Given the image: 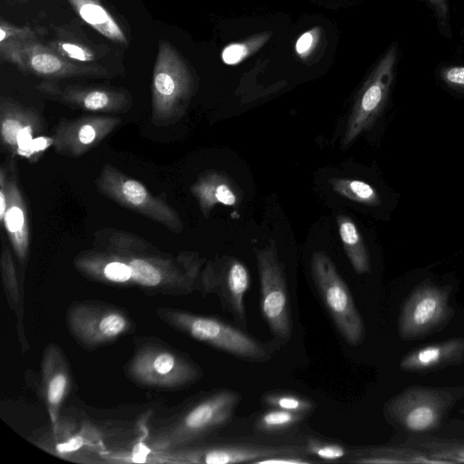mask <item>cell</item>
Returning a JSON list of instances; mask_svg holds the SVG:
<instances>
[{
  "label": "cell",
  "mask_w": 464,
  "mask_h": 464,
  "mask_svg": "<svg viewBox=\"0 0 464 464\" xmlns=\"http://www.w3.org/2000/svg\"><path fill=\"white\" fill-rule=\"evenodd\" d=\"M94 244L123 259L130 267L131 282L143 287L165 285L188 287L198 272L199 263L193 254L183 252L173 256L127 231L102 228L96 232Z\"/></svg>",
  "instance_id": "cell-1"
},
{
  "label": "cell",
  "mask_w": 464,
  "mask_h": 464,
  "mask_svg": "<svg viewBox=\"0 0 464 464\" xmlns=\"http://www.w3.org/2000/svg\"><path fill=\"white\" fill-rule=\"evenodd\" d=\"M195 90L194 77L177 49L160 40L151 82V122L168 127L186 113Z\"/></svg>",
  "instance_id": "cell-2"
},
{
  "label": "cell",
  "mask_w": 464,
  "mask_h": 464,
  "mask_svg": "<svg viewBox=\"0 0 464 464\" xmlns=\"http://www.w3.org/2000/svg\"><path fill=\"white\" fill-rule=\"evenodd\" d=\"M94 184L100 194L121 207L162 225L172 233L182 232V219L172 206L111 164L103 165Z\"/></svg>",
  "instance_id": "cell-3"
},
{
  "label": "cell",
  "mask_w": 464,
  "mask_h": 464,
  "mask_svg": "<svg viewBox=\"0 0 464 464\" xmlns=\"http://www.w3.org/2000/svg\"><path fill=\"white\" fill-rule=\"evenodd\" d=\"M311 274L322 301L344 341L353 346L360 344L365 335L362 316L346 283L324 252L313 254Z\"/></svg>",
  "instance_id": "cell-4"
},
{
  "label": "cell",
  "mask_w": 464,
  "mask_h": 464,
  "mask_svg": "<svg viewBox=\"0 0 464 464\" xmlns=\"http://www.w3.org/2000/svg\"><path fill=\"white\" fill-rule=\"evenodd\" d=\"M163 313L173 327L233 356L252 362H265L272 356L269 347L219 319L182 311Z\"/></svg>",
  "instance_id": "cell-5"
},
{
  "label": "cell",
  "mask_w": 464,
  "mask_h": 464,
  "mask_svg": "<svg viewBox=\"0 0 464 464\" xmlns=\"http://www.w3.org/2000/svg\"><path fill=\"white\" fill-rule=\"evenodd\" d=\"M0 58L21 72L50 80L108 75L104 67L70 61L38 40L0 43Z\"/></svg>",
  "instance_id": "cell-6"
},
{
  "label": "cell",
  "mask_w": 464,
  "mask_h": 464,
  "mask_svg": "<svg viewBox=\"0 0 464 464\" xmlns=\"http://www.w3.org/2000/svg\"><path fill=\"white\" fill-rule=\"evenodd\" d=\"M262 314L274 336L287 342L292 334L289 296L283 266L274 244L256 251Z\"/></svg>",
  "instance_id": "cell-7"
},
{
  "label": "cell",
  "mask_w": 464,
  "mask_h": 464,
  "mask_svg": "<svg viewBox=\"0 0 464 464\" xmlns=\"http://www.w3.org/2000/svg\"><path fill=\"white\" fill-rule=\"evenodd\" d=\"M44 128V120L34 109L9 97L1 98V142L13 157L29 160L51 146L53 138L43 135Z\"/></svg>",
  "instance_id": "cell-8"
},
{
  "label": "cell",
  "mask_w": 464,
  "mask_h": 464,
  "mask_svg": "<svg viewBox=\"0 0 464 464\" xmlns=\"http://www.w3.org/2000/svg\"><path fill=\"white\" fill-rule=\"evenodd\" d=\"M396 59L397 49L392 46L359 91L343 134V147L368 130L382 111L392 82Z\"/></svg>",
  "instance_id": "cell-9"
},
{
  "label": "cell",
  "mask_w": 464,
  "mask_h": 464,
  "mask_svg": "<svg viewBox=\"0 0 464 464\" xmlns=\"http://www.w3.org/2000/svg\"><path fill=\"white\" fill-rule=\"evenodd\" d=\"M450 290L433 285L417 287L403 304L399 316V334L403 339L423 336L441 326L452 310Z\"/></svg>",
  "instance_id": "cell-10"
},
{
  "label": "cell",
  "mask_w": 464,
  "mask_h": 464,
  "mask_svg": "<svg viewBox=\"0 0 464 464\" xmlns=\"http://www.w3.org/2000/svg\"><path fill=\"white\" fill-rule=\"evenodd\" d=\"M450 396L441 391L411 387L388 404L391 417L411 432H427L437 429L448 408Z\"/></svg>",
  "instance_id": "cell-11"
},
{
  "label": "cell",
  "mask_w": 464,
  "mask_h": 464,
  "mask_svg": "<svg viewBox=\"0 0 464 464\" xmlns=\"http://www.w3.org/2000/svg\"><path fill=\"white\" fill-rule=\"evenodd\" d=\"M201 282L206 293L218 295L223 308L237 324L246 325L244 299L250 286V274L242 262L234 258L211 262L203 271Z\"/></svg>",
  "instance_id": "cell-12"
},
{
  "label": "cell",
  "mask_w": 464,
  "mask_h": 464,
  "mask_svg": "<svg viewBox=\"0 0 464 464\" xmlns=\"http://www.w3.org/2000/svg\"><path fill=\"white\" fill-rule=\"evenodd\" d=\"M37 90L48 99L71 108L95 113H124L132 106L131 95L123 89L81 85L61 86L42 82Z\"/></svg>",
  "instance_id": "cell-13"
},
{
  "label": "cell",
  "mask_w": 464,
  "mask_h": 464,
  "mask_svg": "<svg viewBox=\"0 0 464 464\" xmlns=\"http://www.w3.org/2000/svg\"><path fill=\"white\" fill-rule=\"evenodd\" d=\"M121 122L120 117L111 115L62 119L54 128L52 146L63 157H82L100 144Z\"/></svg>",
  "instance_id": "cell-14"
},
{
  "label": "cell",
  "mask_w": 464,
  "mask_h": 464,
  "mask_svg": "<svg viewBox=\"0 0 464 464\" xmlns=\"http://www.w3.org/2000/svg\"><path fill=\"white\" fill-rule=\"evenodd\" d=\"M238 392L223 389L216 392L193 406L181 418L173 431L177 442H183L225 425L239 404Z\"/></svg>",
  "instance_id": "cell-15"
},
{
  "label": "cell",
  "mask_w": 464,
  "mask_h": 464,
  "mask_svg": "<svg viewBox=\"0 0 464 464\" xmlns=\"http://www.w3.org/2000/svg\"><path fill=\"white\" fill-rule=\"evenodd\" d=\"M130 371L137 380L150 385H179L199 376L193 365L161 349L141 352L134 358Z\"/></svg>",
  "instance_id": "cell-16"
},
{
  "label": "cell",
  "mask_w": 464,
  "mask_h": 464,
  "mask_svg": "<svg viewBox=\"0 0 464 464\" xmlns=\"http://www.w3.org/2000/svg\"><path fill=\"white\" fill-rule=\"evenodd\" d=\"M9 170L10 169L7 166L6 209L0 222L5 229L17 259L21 264H24L27 258L30 246L29 216L26 202L14 168L11 173Z\"/></svg>",
  "instance_id": "cell-17"
},
{
  "label": "cell",
  "mask_w": 464,
  "mask_h": 464,
  "mask_svg": "<svg viewBox=\"0 0 464 464\" xmlns=\"http://www.w3.org/2000/svg\"><path fill=\"white\" fill-rule=\"evenodd\" d=\"M304 450L293 446L227 444L193 450L185 455L189 462L206 464L255 463L285 454L303 455Z\"/></svg>",
  "instance_id": "cell-18"
},
{
  "label": "cell",
  "mask_w": 464,
  "mask_h": 464,
  "mask_svg": "<svg viewBox=\"0 0 464 464\" xmlns=\"http://www.w3.org/2000/svg\"><path fill=\"white\" fill-rule=\"evenodd\" d=\"M71 327L82 342L98 344L113 340L127 328L128 322L122 314L114 310L100 311L92 308H77L71 313Z\"/></svg>",
  "instance_id": "cell-19"
},
{
  "label": "cell",
  "mask_w": 464,
  "mask_h": 464,
  "mask_svg": "<svg viewBox=\"0 0 464 464\" xmlns=\"http://www.w3.org/2000/svg\"><path fill=\"white\" fill-rule=\"evenodd\" d=\"M74 264L80 271L94 278L116 284L131 282L130 266L113 252L95 244L80 253Z\"/></svg>",
  "instance_id": "cell-20"
},
{
  "label": "cell",
  "mask_w": 464,
  "mask_h": 464,
  "mask_svg": "<svg viewBox=\"0 0 464 464\" xmlns=\"http://www.w3.org/2000/svg\"><path fill=\"white\" fill-rule=\"evenodd\" d=\"M464 359V338L420 347L406 354L400 367L407 372H424L456 363Z\"/></svg>",
  "instance_id": "cell-21"
},
{
  "label": "cell",
  "mask_w": 464,
  "mask_h": 464,
  "mask_svg": "<svg viewBox=\"0 0 464 464\" xmlns=\"http://www.w3.org/2000/svg\"><path fill=\"white\" fill-rule=\"evenodd\" d=\"M190 191L205 217H208L216 204L234 206L238 199L236 187L230 179L217 171L201 174L191 186Z\"/></svg>",
  "instance_id": "cell-22"
},
{
  "label": "cell",
  "mask_w": 464,
  "mask_h": 464,
  "mask_svg": "<svg viewBox=\"0 0 464 464\" xmlns=\"http://www.w3.org/2000/svg\"><path fill=\"white\" fill-rule=\"evenodd\" d=\"M75 13L109 40L127 44L125 34L100 0H68Z\"/></svg>",
  "instance_id": "cell-23"
},
{
  "label": "cell",
  "mask_w": 464,
  "mask_h": 464,
  "mask_svg": "<svg viewBox=\"0 0 464 464\" xmlns=\"http://www.w3.org/2000/svg\"><path fill=\"white\" fill-rule=\"evenodd\" d=\"M337 223L344 251L353 268L359 275L368 273L371 269L369 255L358 227L343 215L338 216Z\"/></svg>",
  "instance_id": "cell-24"
},
{
  "label": "cell",
  "mask_w": 464,
  "mask_h": 464,
  "mask_svg": "<svg viewBox=\"0 0 464 464\" xmlns=\"http://www.w3.org/2000/svg\"><path fill=\"white\" fill-rule=\"evenodd\" d=\"M354 463H371V464H393V463H445L442 460L431 457L420 451L395 449L382 448L369 450L367 454L352 459Z\"/></svg>",
  "instance_id": "cell-25"
},
{
  "label": "cell",
  "mask_w": 464,
  "mask_h": 464,
  "mask_svg": "<svg viewBox=\"0 0 464 464\" xmlns=\"http://www.w3.org/2000/svg\"><path fill=\"white\" fill-rule=\"evenodd\" d=\"M331 184L337 194L350 200L365 205H378L381 202L376 189L364 181L340 179H333Z\"/></svg>",
  "instance_id": "cell-26"
},
{
  "label": "cell",
  "mask_w": 464,
  "mask_h": 464,
  "mask_svg": "<svg viewBox=\"0 0 464 464\" xmlns=\"http://www.w3.org/2000/svg\"><path fill=\"white\" fill-rule=\"evenodd\" d=\"M306 414L272 408L261 414L256 421L258 430L279 432L286 430L302 421Z\"/></svg>",
  "instance_id": "cell-27"
},
{
  "label": "cell",
  "mask_w": 464,
  "mask_h": 464,
  "mask_svg": "<svg viewBox=\"0 0 464 464\" xmlns=\"http://www.w3.org/2000/svg\"><path fill=\"white\" fill-rule=\"evenodd\" d=\"M270 38L269 33H260L245 41L227 45L221 53L222 61L228 65H237L257 52Z\"/></svg>",
  "instance_id": "cell-28"
},
{
  "label": "cell",
  "mask_w": 464,
  "mask_h": 464,
  "mask_svg": "<svg viewBox=\"0 0 464 464\" xmlns=\"http://www.w3.org/2000/svg\"><path fill=\"white\" fill-rule=\"evenodd\" d=\"M261 401L271 408L304 414L314 408V404L310 400L289 393H267L262 397Z\"/></svg>",
  "instance_id": "cell-29"
},
{
  "label": "cell",
  "mask_w": 464,
  "mask_h": 464,
  "mask_svg": "<svg viewBox=\"0 0 464 464\" xmlns=\"http://www.w3.org/2000/svg\"><path fill=\"white\" fill-rule=\"evenodd\" d=\"M63 57L80 63H90L96 59L94 52L76 41L58 39L48 44Z\"/></svg>",
  "instance_id": "cell-30"
},
{
  "label": "cell",
  "mask_w": 464,
  "mask_h": 464,
  "mask_svg": "<svg viewBox=\"0 0 464 464\" xmlns=\"http://www.w3.org/2000/svg\"><path fill=\"white\" fill-rule=\"evenodd\" d=\"M68 384L67 375L64 370H59L47 378L45 386V396L52 417L57 412Z\"/></svg>",
  "instance_id": "cell-31"
},
{
  "label": "cell",
  "mask_w": 464,
  "mask_h": 464,
  "mask_svg": "<svg viewBox=\"0 0 464 464\" xmlns=\"http://www.w3.org/2000/svg\"><path fill=\"white\" fill-rule=\"evenodd\" d=\"M1 271L5 289L14 299V302L17 303L19 297L14 263L9 247L5 243H3L1 252Z\"/></svg>",
  "instance_id": "cell-32"
},
{
  "label": "cell",
  "mask_w": 464,
  "mask_h": 464,
  "mask_svg": "<svg viewBox=\"0 0 464 464\" xmlns=\"http://www.w3.org/2000/svg\"><path fill=\"white\" fill-rule=\"evenodd\" d=\"M305 450L308 453L329 461L338 460L346 456V450L341 445L315 439L307 441Z\"/></svg>",
  "instance_id": "cell-33"
},
{
  "label": "cell",
  "mask_w": 464,
  "mask_h": 464,
  "mask_svg": "<svg viewBox=\"0 0 464 464\" xmlns=\"http://www.w3.org/2000/svg\"><path fill=\"white\" fill-rule=\"evenodd\" d=\"M428 449L431 457L445 463L464 462V445L433 443Z\"/></svg>",
  "instance_id": "cell-34"
},
{
  "label": "cell",
  "mask_w": 464,
  "mask_h": 464,
  "mask_svg": "<svg viewBox=\"0 0 464 464\" xmlns=\"http://www.w3.org/2000/svg\"><path fill=\"white\" fill-rule=\"evenodd\" d=\"M20 40H37V35L29 27L17 26L2 19L0 23V43Z\"/></svg>",
  "instance_id": "cell-35"
},
{
  "label": "cell",
  "mask_w": 464,
  "mask_h": 464,
  "mask_svg": "<svg viewBox=\"0 0 464 464\" xmlns=\"http://www.w3.org/2000/svg\"><path fill=\"white\" fill-rule=\"evenodd\" d=\"M320 33V28L314 27L299 36L295 45V53L299 57L306 59L311 54L319 41Z\"/></svg>",
  "instance_id": "cell-36"
},
{
  "label": "cell",
  "mask_w": 464,
  "mask_h": 464,
  "mask_svg": "<svg viewBox=\"0 0 464 464\" xmlns=\"http://www.w3.org/2000/svg\"><path fill=\"white\" fill-rule=\"evenodd\" d=\"M311 460L304 459L303 455L285 454L266 459L258 460L256 464H305Z\"/></svg>",
  "instance_id": "cell-37"
},
{
  "label": "cell",
  "mask_w": 464,
  "mask_h": 464,
  "mask_svg": "<svg viewBox=\"0 0 464 464\" xmlns=\"http://www.w3.org/2000/svg\"><path fill=\"white\" fill-rule=\"evenodd\" d=\"M443 79L452 86L464 88V67L453 66L443 72Z\"/></svg>",
  "instance_id": "cell-38"
},
{
  "label": "cell",
  "mask_w": 464,
  "mask_h": 464,
  "mask_svg": "<svg viewBox=\"0 0 464 464\" xmlns=\"http://www.w3.org/2000/svg\"><path fill=\"white\" fill-rule=\"evenodd\" d=\"M84 441L81 436H73L66 441L60 443L56 447V450L61 454H67L78 450Z\"/></svg>",
  "instance_id": "cell-39"
},
{
  "label": "cell",
  "mask_w": 464,
  "mask_h": 464,
  "mask_svg": "<svg viewBox=\"0 0 464 464\" xmlns=\"http://www.w3.org/2000/svg\"><path fill=\"white\" fill-rule=\"evenodd\" d=\"M150 452V450L146 448L141 443L136 445L132 451V460L134 462H145L146 457L148 453Z\"/></svg>",
  "instance_id": "cell-40"
},
{
  "label": "cell",
  "mask_w": 464,
  "mask_h": 464,
  "mask_svg": "<svg viewBox=\"0 0 464 464\" xmlns=\"http://www.w3.org/2000/svg\"><path fill=\"white\" fill-rule=\"evenodd\" d=\"M435 7L439 15L442 18L446 17L448 13V0H429Z\"/></svg>",
  "instance_id": "cell-41"
},
{
  "label": "cell",
  "mask_w": 464,
  "mask_h": 464,
  "mask_svg": "<svg viewBox=\"0 0 464 464\" xmlns=\"http://www.w3.org/2000/svg\"><path fill=\"white\" fill-rule=\"evenodd\" d=\"M20 1H24V2H25V1H27V0H20Z\"/></svg>",
  "instance_id": "cell-42"
}]
</instances>
